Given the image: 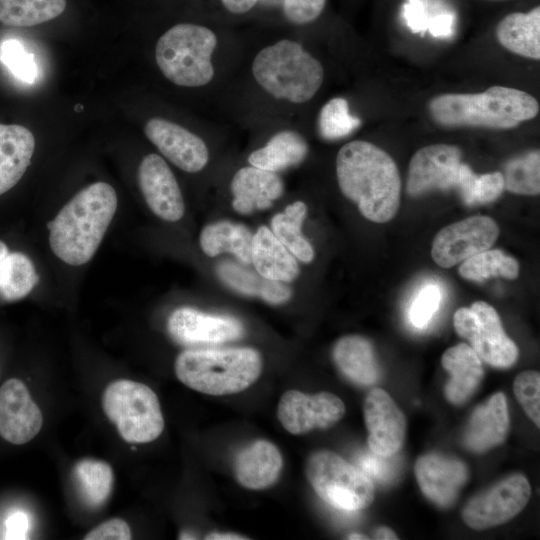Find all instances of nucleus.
Returning <instances> with one entry per match:
<instances>
[{
    "instance_id": "nucleus-1",
    "label": "nucleus",
    "mask_w": 540,
    "mask_h": 540,
    "mask_svg": "<svg viewBox=\"0 0 540 540\" xmlns=\"http://www.w3.org/2000/svg\"><path fill=\"white\" fill-rule=\"evenodd\" d=\"M336 176L343 195L368 220H391L400 205L401 179L393 158L364 140L346 143L336 157Z\"/></svg>"
},
{
    "instance_id": "nucleus-2",
    "label": "nucleus",
    "mask_w": 540,
    "mask_h": 540,
    "mask_svg": "<svg viewBox=\"0 0 540 540\" xmlns=\"http://www.w3.org/2000/svg\"><path fill=\"white\" fill-rule=\"evenodd\" d=\"M117 194L105 182L79 191L48 223L49 243L63 262L80 266L97 251L117 209Z\"/></svg>"
},
{
    "instance_id": "nucleus-3",
    "label": "nucleus",
    "mask_w": 540,
    "mask_h": 540,
    "mask_svg": "<svg viewBox=\"0 0 540 540\" xmlns=\"http://www.w3.org/2000/svg\"><path fill=\"white\" fill-rule=\"evenodd\" d=\"M428 110L440 126L507 130L534 119L540 106L523 90L495 85L480 93L438 95L429 101Z\"/></svg>"
},
{
    "instance_id": "nucleus-4",
    "label": "nucleus",
    "mask_w": 540,
    "mask_h": 540,
    "mask_svg": "<svg viewBox=\"0 0 540 540\" xmlns=\"http://www.w3.org/2000/svg\"><path fill=\"white\" fill-rule=\"evenodd\" d=\"M261 371V355L249 347L186 350L175 361L176 376L183 384L216 396L247 389Z\"/></svg>"
},
{
    "instance_id": "nucleus-5",
    "label": "nucleus",
    "mask_w": 540,
    "mask_h": 540,
    "mask_svg": "<svg viewBox=\"0 0 540 540\" xmlns=\"http://www.w3.org/2000/svg\"><path fill=\"white\" fill-rule=\"evenodd\" d=\"M251 70L266 93L294 104L310 101L324 81L321 62L291 39H281L261 49Z\"/></svg>"
},
{
    "instance_id": "nucleus-6",
    "label": "nucleus",
    "mask_w": 540,
    "mask_h": 540,
    "mask_svg": "<svg viewBox=\"0 0 540 540\" xmlns=\"http://www.w3.org/2000/svg\"><path fill=\"white\" fill-rule=\"evenodd\" d=\"M217 43V35L211 28L197 23H179L158 39L156 63L173 84L201 87L214 77L212 55Z\"/></svg>"
},
{
    "instance_id": "nucleus-7",
    "label": "nucleus",
    "mask_w": 540,
    "mask_h": 540,
    "mask_svg": "<svg viewBox=\"0 0 540 540\" xmlns=\"http://www.w3.org/2000/svg\"><path fill=\"white\" fill-rule=\"evenodd\" d=\"M103 410L129 443H148L164 429V419L155 392L147 385L121 379L110 383L102 397Z\"/></svg>"
},
{
    "instance_id": "nucleus-8",
    "label": "nucleus",
    "mask_w": 540,
    "mask_h": 540,
    "mask_svg": "<svg viewBox=\"0 0 540 540\" xmlns=\"http://www.w3.org/2000/svg\"><path fill=\"white\" fill-rule=\"evenodd\" d=\"M306 476L317 495L338 510L355 512L368 507L374 499L373 482L334 452L310 455Z\"/></svg>"
},
{
    "instance_id": "nucleus-9",
    "label": "nucleus",
    "mask_w": 540,
    "mask_h": 540,
    "mask_svg": "<svg viewBox=\"0 0 540 540\" xmlns=\"http://www.w3.org/2000/svg\"><path fill=\"white\" fill-rule=\"evenodd\" d=\"M453 324L480 359L497 368H508L518 358L516 344L506 335L496 310L484 301L456 310Z\"/></svg>"
},
{
    "instance_id": "nucleus-10",
    "label": "nucleus",
    "mask_w": 540,
    "mask_h": 540,
    "mask_svg": "<svg viewBox=\"0 0 540 540\" xmlns=\"http://www.w3.org/2000/svg\"><path fill=\"white\" fill-rule=\"evenodd\" d=\"M530 495V484L525 476L509 475L471 498L462 511L463 520L476 530L503 524L524 509Z\"/></svg>"
},
{
    "instance_id": "nucleus-11",
    "label": "nucleus",
    "mask_w": 540,
    "mask_h": 540,
    "mask_svg": "<svg viewBox=\"0 0 540 540\" xmlns=\"http://www.w3.org/2000/svg\"><path fill=\"white\" fill-rule=\"evenodd\" d=\"M499 235L497 223L488 216H472L442 228L434 237L431 256L442 268H450L490 249Z\"/></svg>"
},
{
    "instance_id": "nucleus-12",
    "label": "nucleus",
    "mask_w": 540,
    "mask_h": 540,
    "mask_svg": "<svg viewBox=\"0 0 540 540\" xmlns=\"http://www.w3.org/2000/svg\"><path fill=\"white\" fill-rule=\"evenodd\" d=\"M461 149L450 144H432L412 156L406 190L420 196L434 190L457 189L462 167Z\"/></svg>"
},
{
    "instance_id": "nucleus-13",
    "label": "nucleus",
    "mask_w": 540,
    "mask_h": 540,
    "mask_svg": "<svg viewBox=\"0 0 540 540\" xmlns=\"http://www.w3.org/2000/svg\"><path fill=\"white\" fill-rule=\"evenodd\" d=\"M345 414V405L336 395L320 392L308 395L297 390L286 391L280 398L277 416L289 433L300 435L312 429H326Z\"/></svg>"
},
{
    "instance_id": "nucleus-14",
    "label": "nucleus",
    "mask_w": 540,
    "mask_h": 540,
    "mask_svg": "<svg viewBox=\"0 0 540 540\" xmlns=\"http://www.w3.org/2000/svg\"><path fill=\"white\" fill-rule=\"evenodd\" d=\"M364 420L369 449L382 456L396 454L406 435V419L389 394L381 388L370 390L364 401Z\"/></svg>"
},
{
    "instance_id": "nucleus-15",
    "label": "nucleus",
    "mask_w": 540,
    "mask_h": 540,
    "mask_svg": "<svg viewBox=\"0 0 540 540\" xmlns=\"http://www.w3.org/2000/svg\"><path fill=\"white\" fill-rule=\"evenodd\" d=\"M144 132L150 142L181 170L195 173L207 165V145L202 138L181 125L154 117L146 122Z\"/></svg>"
},
{
    "instance_id": "nucleus-16",
    "label": "nucleus",
    "mask_w": 540,
    "mask_h": 540,
    "mask_svg": "<svg viewBox=\"0 0 540 540\" xmlns=\"http://www.w3.org/2000/svg\"><path fill=\"white\" fill-rule=\"evenodd\" d=\"M43 416L25 384L16 378L0 388V436L15 445L31 441L41 430Z\"/></svg>"
},
{
    "instance_id": "nucleus-17",
    "label": "nucleus",
    "mask_w": 540,
    "mask_h": 540,
    "mask_svg": "<svg viewBox=\"0 0 540 540\" xmlns=\"http://www.w3.org/2000/svg\"><path fill=\"white\" fill-rule=\"evenodd\" d=\"M168 331L174 340L183 345H210L239 339L244 329L234 317L181 307L170 315Z\"/></svg>"
},
{
    "instance_id": "nucleus-18",
    "label": "nucleus",
    "mask_w": 540,
    "mask_h": 540,
    "mask_svg": "<svg viewBox=\"0 0 540 540\" xmlns=\"http://www.w3.org/2000/svg\"><path fill=\"white\" fill-rule=\"evenodd\" d=\"M138 182L151 211L159 218L175 222L185 212V204L177 180L162 157L145 156L138 169Z\"/></svg>"
},
{
    "instance_id": "nucleus-19",
    "label": "nucleus",
    "mask_w": 540,
    "mask_h": 540,
    "mask_svg": "<svg viewBox=\"0 0 540 540\" xmlns=\"http://www.w3.org/2000/svg\"><path fill=\"white\" fill-rule=\"evenodd\" d=\"M415 476L423 494L440 507H448L465 484V464L439 453L421 456L415 464Z\"/></svg>"
},
{
    "instance_id": "nucleus-20",
    "label": "nucleus",
    "mask_w": 540,
    "mask_h": 540,
    "mask_svg": "<svg viewBox=\"0 0 540 540\" xmlns=\"http://www.w3.org/2000/svg\"><path fill=\"white\" fill-rule=\"evenodd\" d=\"M230 189L234 210L250 214L269 208L283 194L284 184L276 172L246 166L234 174Z\"/></svg>"
},
{
    "instance_id": "nucleus-21",
    "label": "nucleus",
    "mask_w": 540,
    "mask_h": 540,
    "mask_svg": "<svg viewBox=\"0 0 540 540\" xmlns=\"http://www.w3.org/2000/svg\"><path fill=\"white\" fill-rule=\"evenodd\" d=\"M508 429L506 397L498 392L475 408L465 428L463 442L473 452H484L501 444Z\"/></svg>"
},
{
    "instance_id": "nucleus-22",
    "label": "nucleus",
    "mask_w": 540,
    "mask_h": 540,
    "mask_svg": "<svg viewBox=\"0 0 540 540\" xmlns=\"http://www.w3.org/2000/svg\"><path fill=\"white\" fill-rule=\"evenodd\" d=\"M35 149V138L26 127L0 123V195L23 177Z\"/></svg>"
},
{
    "instance_id": "nucleus-23",
    "label": "nucleus",
    "mask_w": 540,
    "mask_h": 540,
    "mask_svg": "<svg viewBox=\"0 0 540 540\" xmlns=\"http://www.w3.org/2000/svg\"><path fill=\"white\" fill-rule=\"evenodd\" d=\"M282 466L278 448L269 441L257 440L239 452L234 468L242 486L259 490L276 482Z\"/></svg>"
},
{
    "instance_id": "nucleus-24",
    "label": "nucleus",
    "mask_w": 540,
    "mask_h": 540,
    "mask_svg": "<svg viewBox=\"0 0 540 540\" xmlns=\"http://www.w3.org/2000/svg\"><path fill=\"white\" fill-rule=\"evenodd\" d=\"M251 262L256 272L269 280L287 283L299 274L295 256L266 226H260L252 237Z\"/></svg>"
},
{
    "instance_id": "nucleus-25",
    "label": "nucleus",
    "mask_w": 540,
    "mask_h": 540,
    "mask_svg": "<svg viewBox=\"0 0 540 540\" xmlns=\"http://www.w3.org/2000/svg\"><path fill=\"white\" fill-rule=\"evenodd\" d=\"M441 363L451 376L445 386L446 398L453 404L465 402L483 379L481 359L469 345L460 343L443 353Z\"/></svg>"
},
{
    "instance_id": "nucleus-26",
    "label": "nucleus",
    "mask_w": 540,
    "mask_h": 540,
    "mask_svg": "<svg viewBox=\"0 0 540 540\" xmlns=\"http://www.w3.org/2000/svg\"><path fill=\"white\" fill-rule=\"evenodd\" d=\"M498 42L508 51L533 60L540 59V7L513 12L496 26Z\"/></svg>"
},
{
    "instance_id": "nucleus-27",
    "label": "nucleus",
    "mask_w": 540,
    "mask_h": 540,
    "mask_svg": "<svg viewBox=\"0 0 540 540\" xmlns=\"http://www.w3.org/2000/svg\"><path fill=\"white\" fill-rule=\"evenodd\" d=\"M333 359L341 372L355 383L372 385L379 379L380 369L372 344L362 336L340 338L333 348Z\"/></svg>"
},
{
    "instance_id": "nucleus-28",
    "label": "nucleus",
    "mask_w": 540,
    "mask_h": 540,
    "mask_svg": "<svg viewBox=\"0 0 540 540\" xmlns=\"http://www.w3.org/2000/svg\"><path fill=\"white\" fill-rule=\"evenodd\" d=\"M216 272L219 278L236 292L259 297L273 305L287 302L292 295L291 289L283 282L266 279L259 273L232 262L219 264Z\"/></svg>"
},
{
    "instance_id": "nucleus-29",
    "label": "nucleus",
    "mask_w": 540,
    "mask_h": 540,
    "mask_svg": "<svg viewBox=\"0 0 540 540\" xmlns=\"http://www.w3.org/2000/svg\"><path fill=\"white\" fill-rule=\"evenodd\" d=\"M308 153L305 139L297 132L284 130L273 135L263 147L248 157L251 166L278 172L300 164Z\"/></svg>"
},
{
    "instance_id": "nucleus-30",
    "label": "nucleus",
    "mask_w": 540,
    "mask_h": 540,
    "mask_svg": "<svg viewBox=\"0 0 540 540\" xmlns=\"http://www.w3.org/2000/svg\"><path fill=\"white\" fill-rule=\"evenodd\" d=\"M252 237L246 226L221 221L205 226L200 233L199 243L209 257L228 252L247 265L251 263Z\"/></svg>"
},
{
    "instance_id": "nucleus-31",
    "label": "nucleus",
    "mask_w": 540,
    "mask_h": 540,
    "mask_svg": "<svg viewBox=\"0 0 540 540\" xmlns=\"http://www.w3.org/2000/svg\"><path fill=\"white\" fill-rule=\"evenodd\" d=\"M306 213L307 206L303 201L289 204L283 212L273 216L271 231L295 258L309 263L314 258V250L301 232Z\"/></svg>"
},
{
    "instance_id": "nucleus-32",
    "label": "nucleus",
    "mask_w": 540,
    "mask_h": 540,
    "mask_svg": "<svg viewBox=\"0 0 540 540\" xmlns=\"http://www.w3.org/2000/svg\"><path fill=\"white\" fill-rule=\"evenodd\" d=\"M66 0H0V22L11 27H31L63 13Z\"/></svg>"
},
{
    "instance_id": "nucleus-33",
    "label": "nucleus",
    "mask_w": 540,
    "mask_h": 540,
    "mask_svg": "<svg viewBox=\"0 0 540 540\" xmlns=\"http://www.w3.org/2000/svg\"><path fill=\"white\" fill-rule=\"evenodd\" d=\"M73 474L86 504L99 507L106 502L114 481L113 471L108 463L85 458L75 464Z\"/></svg>"
},
{
    "instance_id": "nucleus-34",
    "label": "nucleus",
    "mask_w": 540,
    "mask_h": 540,
    "mask_svg": "<svg viewBox=\"0 0 540 540\" xmlns=\"http://www.w3.org/2000/svg\"><path fill=\"white\" fill-rule=\"evenodd\" d=\"M32 261L23 253H8L0 261V296L14 301L27 296L38 282Z\"/></svg>"
},
{
    "instance_id": "nucleus-35",
    "label": "nucleus",
    "mask_w": 540,
    "mask_h": 540,
    "mask_svg": "<svg viewBox=\"0 0 540 540\" xmlns=\"http://www.w3.org/2000/svg\"><path fill=\"white\" fill-rule=\"evenodd\" d=\"M458 272L462 278L477 282L492 276L513 280L518 277L519 264L499 249H487L462 261Z\"/></svg>"
},
{
    "instance_id": "nucleus-36",
    "label": "nucleus",
    "mask_w": 540,
    "mask_h": 540,
    "mask_svg": "<svg viewBox=\"0 0 540 540\" xmlns=\"http://www.w3.org/2000/svg\"><path fill=\"white\" fill-rule=\"evenodd\" d=\"M504 188L518 195H538L540 193V153L539 150L510 159L502 173Z\"/></svg>"
},
{
    "instance_id": "nucleus-37",
    "label": "nucleus",
    "mask_w": 540,
    "mask_h": 540,
    "mask_svg": "<svg viewBox=\"0 0 540 540\" xmlns=\"http://www.w3.org/2000/svg\"><path fill=\"white\" fill-rule=\"evenodd\" d=\"M361 125V120L349 111L346 99H330L321 109L318 117L320 135L326 140H337L350 135Z\"/></svg>"
},
{
    "instance_id": "nucleus-38",
    "label": "nucleus",
    "mask_w": 540,
    "mask_h": 540,
    "mask_svg": "<svg viewBox=\"0 0 540 540\" xmlns=\"http://www.w3.org/2000/svg\"><path fill=\"white\" fill-rule=\"evenodd\" d=\"M442 298V290L437 284L428 283L424 285L409 306L408 317L410 323L417 329L426 328L439 310Z\"/></svg>"
},
{
    "instance_id": "nucleus-39",
    "label": "nucleus",
    "mask_w": 540,
    "mask_h": 540,
    "mask_svg": "<svg viewBox=\"0 0 540 540\" xmlns=\"http://www.w3.org/2000/svg\"><path fill=\"white\" fill-rule=\"evenodd\" d=\"M518 402L528 417L540 426V374L537 371H525L519 374L513 384Z\"/></svg>"
},
{
    "instance_id": "nucleus-40",
    "label": "nucleus",
    "mask_w": 540,
    "mask_h": 540,
    "mask_svg": "<svg viewBox=\"0 0 540 540\" xmlns=\"http://www.w3.org/2000/svg\"><path fill=\"white\" fill-rule=\"evenodd\" d=\"M395 455L382 456L370 449L364 450L356 455L355 466L371 481L387 484L392 482L398 473V461Z\"/></svg>"
},
{
    "instance_id": "nucleus-41",
    "label": "nucleus",
    "mask_w": 540,
    "mask_h": 540,
    "mask_svg": "<svg viewBox=\"0 0 540 540\" xmlns=\"http://www.w3.org/2000/svg\"><path fill=\"white\" fill-rule=\"evenodd\" d=\"M2 62L14 76L24 82L32 83L37 75L36 64L31 54H28L17 40H8L1 46Z\"/></svg>"
},
{
    "instance_id": "nucleus-42",
    "label": "nucleus",
    "mask_w": 540,
    "mask_h": 540,
    "mask_svg": "<svg viewBox=\"0 0 540 540\" xmlns=\"http://www.w3.org/2000/svg\"><path fill=\"white\" fill-rule=\"evenodd\" d=\"M327 0H283L281 17L293 26L315 22L323 13Z\"/></svg>"
},
{
    "instance_id": "nucleus-43",
    "label": "nucleus",
    "mask_w": 540,
    "mask_h": 540,
    "mask_svg": "<svg viewBox=\"0 0 540 540\" xmlns=\"http://www.w3.org/2000/svg\"><path fill=\"white\" fill-rule=\"evenodd\" d=\"M504 189V179L501 172L486 173L478 176L475 190L476 204L496 200Z\"/></svg>"
},
{
    "instance_id": "nucleus-44",
    "label": "nucleus",
    "mask_w": 540,
    "mask_h": 540,
    "mask_svg": "<svg viewBox=\"0 0 540 540\" xmlns=\"http://www.w3.org/2000/svg\"><path fill=\"white\" fill-rule=\"evenodd\" d=\"M85 540H128L131 539V531L128 524L120 519L113 518L103 522L88 532Z\"/></svg>"
},
{
    "instance_id": "nucleus-45",
    "label": "nucleus",
    "mask_w": 540,
    "mask_h": 540,
    "mask_svg": "<svg viewBox=\"0 0 540 540\" xmlns=\"http://www.w3.org/2000/svg\"><path fill=\"white\" fill-rule=\"evenodd\" d=\"M5 539H27L31 529V518L23 510L11 512L5 520Z\"/></svg>"
},
{
    "instance_id": "nucleus-46",
    "label": "nucleus",
    "mask_w": 540,
    "mask_h": 540,
    "mask_svg": "<svg viewBox=\"0 0 540 540\" xmlns=\"http://www.w3.org/2000/svg\"><path fill=\"white\" fill-rule=\"evenodd\" d=\"M403 15L407 26L413 33L427 30L429 19L420 0H406Z\"/></svg>"
},
{
    "instance_id": "nucleus-47",
    "label": "nucleus",
    "mask_w": 540,
    "mask_h": 540,
    "mask_svg": "<svg viewBox=\"0 0 540 540\" xmlns=\"http://www.w3.org/2000/svg\"><path fill=\"white\" fill-rule=\"evenodd\" d=\"M478 176L471 170L467 164H462L460 179L457 186V191L459 192L462 200L467 205L476 204L475 201V190Z\"/></svg>"
},
{
    "instance_id": "nucleus-48",
    "label": "nucleus",
    "mask_w": 540,
    "mask_h": 540,
    "mask_svg": "<svg viewBox=\"0 0 540 540\" xmlns=\"http://www.w3.org/2000/svg\"><path fill=\"white\" fill-rule=\"evenodd\" d=\"M453 26L454 16L442 13L429 19L427 30L436 38H447L452 34Z\"/></svg>"
},
{
    "instance_id": "nucleus-49",
    "label": "nucleus",
    "mask_w": 540,
    "mask_h": 540,
    "mask_svg": "<svg viewBox=\"0 0 540 540\" xmlns=\"http://www.w3.org/2000/svg\"><path fill=\"white\" fill-rule=\"evenodd\" d=\"M218 6L232 16H244L255 12L259 0H215Z\"/></svg>"
},
{
    "instance_id": "nucleus-50",
    "label": "nucleus",
    "mask_w": 540,
    "mask_h": 540,
    "mask_svg": "<svg viewBox=\"0 0 540 540\" xmlns=\"http://www.w3.org/2000/svg\"><path fill=\"white\" fill-rule=\"evenodd\" d=\"M283 0H259L255 12L263 15L281 16V7Z\"/></svg>"
},
{
    "instance_id": "nucleus-51",
    "label": "nucleus",
    "mask_w": 540,
    "mask_h": 540,
    "mask_svg": "<svg viewBox=\"0 0 540 540\" xmlns=\"http://www.w3.org/2000/svg\"><path fill=\"white\" fill-rule=\"evenodd\" d=\"M205 539L207 540H245L248 539L247 537L234 534V533H218L213 532L209 533L205 536Z\"/></svg>"
},
{
    "instance_id": "nucleus-52",
    "label": "nucleus",
    "mask_w": 540,
    "mask_h": 540,
    "mask_svg": "<svg viewBox=\"0 0 540 540\" xmlns=\"http://www.w3.org/2000/svg\"><path fill=\"white\" fill-rule=\"evenodd\" d=\"M375 539H398L397 535L388 527H380L374 533Z\"/></svg>"
},
{
    "instance_id": "nucleus-53",
    "label": "nucleus",
    "mask_w": 540,
    "mask_h": 540,
    "mask_svg": "<svg viewBox=\"0 0 540 540\" xmlns=\"http://www.w3.org/2000/svg\"><path fill=\"white\" fill-rule=\"evenodd\" d=\"M9 253L8 247L0 240V261Z\"/></svg>"
},
{
    "instance_id": "nucleus-54",
    "label": "nucleus",
    "mask_w": 540,
    "mask_h": 540,
    "mask_svg": "<svg viewBox=\"0 0 540 540\" xmlns=\"http://www.w3.org/2000/svg\"><path fill=\"white\" fill-rule=\"evenodd\" d=\"M347 538H348V539H352V540H354V539H358V540H361V539H368L367 536L362 535V534H358V533H352V534L348 535Z\"/></svg>"
},
{
    "instance_id": "nucleus-55",
    "label": "nucleus",
    "mask_w": 540,
    "mask_h": 540,
    "mask_svg": "<svg viewBox=\"0 0 540 540\" xmlns=\"http://www.w3.org/2000/svg\"><path fill=\"white\" fill-rule=\"evenodd\" d=\"M180 539H194L190 534L182 533Z\"/></svg>"
},
{
    "instance_id": "nucleus-56",
    "label": "nucleus",
    "mask_w": 540,
    "mask_h": 540,
    "mask_svg": "<svg viewBox=\"0 0 540 540\" xmlns=\"http://www.w3.org/2000/svg\"><path fill=\"white\" fill-rule=\"evenodd\" d=\"M491 1H501V0H491Z\"/></svg>"
}]
</instances>
